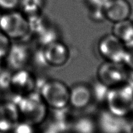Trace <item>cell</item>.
Here are the masks:
<instances>
[{
    "instance_id": "obj_10",
    "label": "cell",
    "mask_w": 133,
    "mask_h": 133,
    "mask_svg": "<svg viewBox=\"0 0 133 133\" xmlns=\"http://www.w3.org/2000/svg\"><path fill=\"white\" fill-rule=\"evenodd\" d=\"M31 53L29 48L23 43H12L5 60L14 71L25 69L30 61Z\"/></svg>"
},
{
    "instance_id": "obj_27",
    "label": "cell",
    "mask_w": 133,
    "mask_h": 133,
    "mask_svg": "<svg viewBox=\"0 0 133 133\" xmlns=\"http://www.w3.org/2000/svg\"><path fill=\"white\" fill-rule=\"evenodd\" d=\"M124 133H133V120L127 123Z\"/></svg>"
},
{
    "instance_id": "obj_11",
    "label": "cell",
    "mask_w": 133,
    "mask_h": 133,
    "mask_svg": "<svg viewBox=\"0 0 133 133\" xmlns=\"http://www.w3.org/2000/svg\"><path fill=\"white\" fill-rule=\"evenodd\" d=\"M19 121V113L14 102H5L0 104V131H12Z\"/></svg>"
},
{
    "instance_id": "obj_19",
    "label": "cell",
    "mask_w": 133,
    "mask_h": 133,
    "mask_svg": "<svg viewBox=\"0 0 133 133\" xmlns=\"http://www.w3.org/2000/svg\"><path fill=\"white\" fill-rule=\"evenodd\" d=\"M12 44V41L0 31V60L5 59Z\"/></svg>"
},
{
    "instance_id": "obj_25",
    "label": "cell",
    "mask_w": 133,
    "mask_h": 133,
    "mask_svg": "<svg viewBox=\"0 0 133 133\" xmlns=\"http://www.w3.org/2000/svg\"><path fill=\"white\" fill-rule=\"evenodd\" d=\"M91 18L96 21H102L105 19L103 9L91 8Z\"/></svg>"
},
{
    "instance_id": "obj_28",
    "label": "cell",
    "mask_w": 133,
    "mask_h": 133,
    "mask_svg": "<svg viewBox=\"0 0 133 133\" xmlns=\"http://www.w3.org/2000/svg\"><path fill=\"white\" fill-rule=\"evenodd\" d=\"M4 69L3 65V61L0 60V73H1Z\"/></svg>"
},
{
    "instance_id": "obj_4",
    "label": "cell",
    "mask_w": 133,
    "mask_h": 133,
    "mask_svg": "<svg viewBox=\"0 0 133 133\" xmlns=\"http://www.w3.org/2000/svg\"><path fill=\"white\" fill-rule=\"evenodd\" d=\"M0 31L11 41L24 40L31 34L26 16L15 10L2 14Z\"/></svg>"
},
{
    "instance_id": "obj_14",
    "label": "cell",
    "mask_w": 133,
    "mask_h": 133,
    "mask_svg": "<svg viewBox=\"0 0 133 133\" xmlns=\"http://www.w3.org/2000/svg\"><path fill=\"white\" fill-rule=\"evenodd\" d=\"M111 34L127 48H133V21L130 18L113 24Z\"/></svg>"
},
{
    "instance_id": "obj_5",
    "label": "cell",
    "mask_w": 133,
    "mask_h": 133,
    "mask_svg": "<svg viewBox=\"0 0 133 133\" xmlns=\"http://www.w3.org/2000/svg\"><path fill=\"white\" fill-rule=\"evenodd\" d=\"M128 72L123 63L104 61L97 69L96 79L110 89L126 83Z\"/></svg>"
},
{
    "instance_id": "obj_15",
    "label": "cell",
    "mask_w": 133,
    "mask_h": 133,
    "mask_svg": "<svg viewBox=\"0 0 133 133\" xmlns=\"http://www.w3.org/2000/svg\"><path fill=\"white\" fill-rule=\"evenodd\" d=\"M43 0H20L19 5L25 15L29 16L40 13Z\"/></svg>"
},
{
    "instance_id": "obj_21",
    "label": "cell",
    "mask_w": 133,
    "mask_h": 133,
    "mask_svg": "<svg viewBox=\"0 0 133 133\" xmlns=\"http://www.w3.org/2000/svg\"><path fill=\"white\" fill-rule=\"evenodd\" d=\"M12 74V73L4 70V69L0 73V89L4 90L10 89Z\"/></svg>"
},
{
    "instance_id": "obj_22",
    "label": "cell",
    "mask_w": 133,
    "mask_h": 133,
    "mask_svg": "<svg viewBox=\"0 0 133 133\" xmlns=\"http://www.w3.org/2000/svg\"><path fill=\"white\" fill-rule=\"evenodd\" d=\"M122 63L128 71H133V48H127Z\"/></svg>"
},
{
    "instance_id": "obj_9",
    "label": "cell",
    "mask_w": 133,
    "mask_h": 133,
    "mask_svg": "<svg viewBox=\"0 0 133 133\" xmlns=\"http://www.w3.org/2000/svg\"><path fill=\"white\" fill-rule=\"evenodd\" d=\"M105 19L114 23L129 19L131 6L127 0H111L103 9Z\"/></svg>"
},
{
    "instance_id": "obj_1",
    "label": "cell",
    "mask_w": 133,
    "mask_h": 133,
    "mask_svg": "<svg viewBox=\"0 0 133 133\" xmlns=\"http://www.w3.org/2000/svg\"><path fill=\"white\" fill-rule=\"evenodd\" d=\"M18 96L14 102L18 107L20 118L36 127L44 122L47 117L48 107L43 102L39 92H33Z\"/></svg>"
},
{
    "instance_id": "obj_24",
    "label": "cell",
    "mask_w": 133,
    "mask_h": 133,
    "mask_svg": "<svg viewBox=\"0 0 133 133\" xmlns=\"http://www.w3.org/2000/svg\"><path fill=\"white\" fill-rule=\"evenodd\" d=\"M111 0H87L91 8L104 9Z\"/></svg>"
},
{
    "instance_id": "obj_23",
    "label": "cell",
    "mask_w": 133,
    "mask_h": 133,
    "mask_svg": "<svg viewBox=\"0 0 133 133\" xmlns=\"http://www.w3.org/2000/svg\"><path fill=\"white\" fill-rule=\"evenodd\" d=\"M20 0H0V9L8 11L14 10L19 4Z\"/></svg>"
},
{
    "instance_id": "obj_13",
    "label": "cell",
    "mask_w": 133,
    "mask_h": 133,
    "mask_svg": "<svg viewBox=\"0 0 133 133\" xmlns=\"http://www.w3.org/2000/svg\"><path fill=\"white\" fill-rule=\"evenodd\" d=\"M124 118L106 110L100 114L97 125L102 133H124L127 123Z\"/></svg>"
},
{
    "instance_id": "obj_6",
    "label": "cell",
    "mask_w": 133,
    "mask_h": 133,
    "mask_svg": "<svg viewBox=\"0 0 133 133\" xmlns=\"http://www.w3.org/2000/svg\"><path fill=\"white\" fill-rule=\"evenodd\" d=\"M127 47L113 34H107L101 38L97 44V51L104 61L122 63Z\"/></svg>"
},
{
    "instance_id": "obj_12",
    "label": "cell",
    "mask_w": 133,
    "mask_h": 133,
    "mask_svg": "<svg viewBox=\"0 0 133 133\" xmlns=\"http://www.w3.org/2000/svg\"><path fill=\"white\" fill-rule=\"evenodd\" d=\"M92 98L91 88L84 83H77L70 88L69 106L77 110L85 109L90 104Z\"/></svg>"
},
{
    "instance_id": "obj_3",
    "label": "cell",
    "mask_w": 133,
    "mask_h": 133,
    "mask_svg": "<svg viewBox=\"0 0 133 133\" xmlns=\"http://www.w3.org/2000/svg\"><path fill=\"white\" fill-rule=\"evenodd\" d=\"M39 93L48 108L55 111L66 109L69 105L70 88L59 80L50 79L44 82Z\"/></svg>"
},
{
    "instance_id": "obj_20",
    "label": "cell",
    "mask_w": 133,
    "mask_h": 133,
    "mask_svg": "<svg viewBox=\"0 0 133 133\" xmlns=\"http://www.w3.org/2000/svg\"><path fill=\"white\" fill-rule=\"evenodd\" d=\"M35 126L25 121H19L12 130V133H35Z\"/></svg>"
},
{
    "instance_id": "obj_2",
    "label": "cell",
    "mask_w": 133,
    "mask_h": 133,
    "mask_svg": "<svg viewBox=\"0 0 133 133\" xmlns=\"http://www.w3.org/2000/svg\"><path fill=\"white\" fill-rule=\"evenodd\" d=\"M105 103L110 113L125 118L133 112V89L127 83L110 89Z\"/></svg>"
},
{
    "instance_id": "obj_30",
    "label": "cell",
    "mask_w": 133,
    "mask_h": 133,
    "mask_svg": "<svg viewBox=\"0 0 133 133\" xmlns=\"http://www.w3.org/2000/svg\"><path fill=\"white\" fill-rule=\"evenodd\" d=\"M0 133H4V132H1V131H0Z\"/></svg>"
},
{
    "instance_id": "obj_17",
    "label": "cell",
    "mask_w": 133,
    "mask_h": 133,
    "mask_svg": "<svg viewBox=\"0 0 133 133\" xmlns=\"http://www.w3.org/2000/svg\"><path fill=\"white\" fill-rule=\"evenodd\" d=\"M37 36L38 41L40 43L41 46L52 43L54 41L58 40L57 37V32L55 29L52 27L46 26Z\"/></svg>"
},
{
    "instance_id": "obj_26",
    "label": "cell",
    "mask_w": 133,
    "mask_h": 133,
    "mask_svg": "<svg viewBox=\"0 0 133 133\" xmlns=\"http://www.w3.org/2000/svg\"><path fill=\"white\" fill-rule=\"evenodd\" d=\"M126 83L133 89V71H128Z\"/></svg>"
},
{
    "instance_id": "obj_8",
    "label": "cell",
    "mask_w": 133,
    "mask_h": 133,
    "mask_svg": "<svg viewBox=\"0 0 133 133\" xmlns=\"http://www.w3.org/2000/svg\"><path fill=\"white\" fill-rule=\"evenodd\" d=\"M35 76L25 69L14 71L11 77V88L16 95L23 96L35 91Z\"/></svg>"
},
{
    "instance_id": "obj_18",
    "label": "cell",
    "mask_w": 133,
    "mask_h": 133,
    "mask_svg": "<svg viewBox=\"0 0 133 133\" xmlns=\"http://www.w3.org/2000/svg\"><path fill=\"white\" fill-rule=\"evenodd\" d=\"M73 127L76 133H94L96 126L90 118L83 117L76 121Z\"/></svg>"
},
{
    "instance_id": "obj_7",
    "label": "cell",
    "mask_w": 133,
    "mask_h": 133,
    "mask_svg": "<svg viewBox=\"0 0 133 133\" xmlns=\"http://www.w3.org/2000/svg\"><path fill=\"white\" fill-rule=\"evenodd\" d=\"M41 52L45 65L50 67H62L70 58L68 47L59 40L41 47Z\"/></svg>"
},
{
    "instance_id": "obj_16",
    "label": "cell",
    "mask_w": 133,
    "mask_h": 133,
    "mask_svg": "<svg viewBox=\"0 0 133 133\" xmlns=\"http://www.w3.org/2000/svg\"><path fill=\"white\" fill-rule=\"evenodd\" d=\"M26 17L31 34L38 35L47 26L45 22L44 18L40 13L26 16Z\"/></svg>"
},
{
    "instance_id": "obj_29",
    "label": "cell",
    "mask_w": 133,
    "mask_h": 133,
    "mask_svg": "<svg viewBox=\"0 0 133 133\" xmlns=\"http://www.w3.org/2000/svg\"><path fill=\"white\" fill-rule=\"evenodd\" d=\"M2 14H3V13H1V9H0V18H1V17Z\"/></svg>"
}]
</instances>
